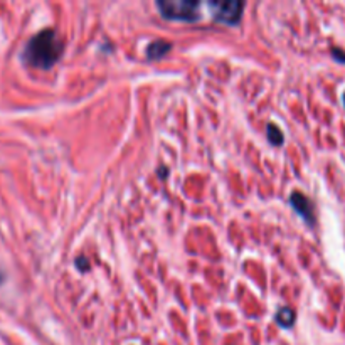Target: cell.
I'll use <instances>...</instances> for the list:
<instances>
[{
	"label": "cell",
	"instance_id": "6da1fadb",
	"mask_svg": "<svg viewBox=\"0 0 345 345\" xmlns=\"http://www.w3.org/2000/svg\"><path fill=\"white\" fill-rule=\"evenodd\" d=\"M62 51H64V42L57 37V32L52 29H44L27 42L22 52V59L32 68L49 69L59 61Z\"/></svg>",
	"mask_w": 345,
	"mask_h": 345
},
{
	"label": "cell",
	"instance_id": "7a4b0ae2",
	"mask_svg": "<svg viewBox=\"0 0 345 345\" xmlns=\"http://www.w3.org/2000/svg\"><path fill=\"white\" fill-rule=\"evenodd\" d=\"M157 7L164 19L194 22L199 19V2L192 0H159Z\"/></svg>",
	"mask_w": 345,
	"mask_h": 345
},
{
	"label": "cell",
	"instance_id": "3957f363",
	"mask_svg": "<svg viewBox=\"0 0 345 345\" xmlns=\"http://www.w3.org/2000/svg\"><path fill=\"white\" fill-rule=\"evenodd\" d=\"M209 6L212 9L214 19L222 24H238L241 21V16L244 11V4L238 2V0H227V2L214 0Z\"/></svg>",
	"mask_w": 345,
	"mask_h": 345
},
{
	"label": "cell",
	"instance_id": "277c9868",
	"mask_svg": "<svg viewBox=\"0 0 345 345\" xmlns=\"http://www.w3.org/2000/svg\"><path fill=\"white\" fill-rule=\"evenodd\" d=\"M290 204H291V207H293L296 212L303 217V221L306 224L313 226L315 224V207L306 195H303L301 192H293L290 195Z\"/></svg>",
	"mask_w": 345,
	"mask_h": 345
},
{
	"label": "cell",
	"instance_id": "5b68a950",
	"mask_svg": "<svg viewBox=\"0 0 345 345\" xmlns=\"http://www.w3.org/2000/svg\"><path fill=\"white\" fill-rule=\"evenodd\" d=\"M170 49H172V46L169 44V42H165V41H155V42H152V44L147 47V57L150 61L160 59V57H164Z\"/></svg>",
	"mask_w": 345,
	"mask_h": 345
},
{
	"label": "cell",
	"instance_id": "8992f818",
	"mask_svg": "<svg viewBox=\"0 0 345 345\" xmlns=\"http://www.w3.org/2000/svg\"><path fill=\"white\" fill-rule=\"evenodd\" d=\"M275 318H276V322L280 323L281 327H285V328H290L291 325L295 323V313H293V310H290V308L278 310Z\"/></svg>",
	"mask_w": 345,
	"mask_h": 345
},
{
	"label": "cell",
	"instance_id": "52a82bcc",
	"mask_svg": "<svg viewBox=\"0 0 345 345\" xmlns=\"http://www.w3.org/2000/svg\"><path fill=\"white\" fill-rule=\"evenodd\" d=\"M266 133H268V140H270L273 145H281V143H283V140H285L281 130L276 127V125H273V123L268 125Z\"/></svg>",
	"mask_w": 345,
	"mask_h": 345
},
{
	"label": "cell",
	"instance_id": "ba28073f",
	"mask_svg": "<svg viewBox=\"0 0 345 345\" xmlns=\"http://www.w3.org/2000/svg\"><path fill=\"white\" fill-rule=\"evenodd\" d=\"M332 56H333V59L335 61H338V62H345V52L342 49H332Z\"/></svg>",
	"mask_w": 345,
	"mask_h": 345
},
{
	"label": "cell",
	"instance_id": "9c48e42d",
	"mask_svg": "<svg viewBox=\"0 0 345 345\" xmlns=\"http://www.w3.org/2000/svg\"><path fill=\"white\" fill-rule=\"evenodd\" d=\"M76 266H78L81 271H88V270H89L88 260H84V258H79V260L76 261Z\"/></svg>",
	"mask_w": 345,
	"mask_h": 345
},
{
	"label": "cell",
	"instance_id": "30bf717a",
	"mask_svg": "<svg viewBox=\"0 0 345 345\" xmlns=\"http://www.w3.org/2000/svg\"><path fill=\"white\" fill-rule=\"evenodd\" d=\"M342 101H343V106H345V93H343V96H342Z\"/></svg>",
	"mask_w": 345,
	"mask_h": 345
},
{
	"label": "cell",
	"instance_id": "8fae6325",
	"mask_svg": "<svg viewBox=\"0 0 345 345\" xmlns=\"http://www.w3.org/2000/svg\"><path fill=\"white\" fill-rule=\"evenodd\" d=\"M0 281H2V275H0Z\"/></svg>",
	"mask_w": 345,
	"mask_h": 345
}]
</instances>
